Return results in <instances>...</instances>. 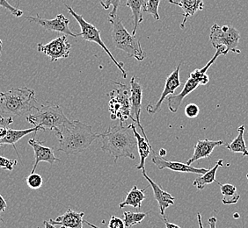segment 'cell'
I'll return each mask as SVG.
<instances>
[{"mask_svg":"<svg viewBox=\"0 0 248 228\" xmlns=\"http://www.w3.org/2000/svg\"><path fill=\"white\" fill-rule=\"evenodd\" d=\"M56 136L58 139V151L70 155H78L90 147L100 134L93 131L91 126L82 123L79 120L58 131Z\"/></svg>","mask_w":248,"mask_h":228,"instance_id":"6da1fadb","label":"cell"},{"mask_svg":"<svg viewBox=\"0 0 248 228\" xmlns=\"http://www.w3.org/2000/svg\"><path fill=\"white\" fill-rule=\"evenodd\" d=\"M102 140L101 150L103 152L110 153L115 158V162L120 158L136 159L134 150L137 147V140L134 136L131 126L124 127V124L119 126H113L100 134Z\"/></svg>","mask_w":248,"mask_h":228,"instance_id":"7a4b0ae2","label":"cell"},{"mask_svg":"<svg viewBox=\"0 0 248 228\" xmlns=\"http://www.w3.org/2000/svg\"><path fill=\"white\" fill-rule=\"evenodd\" d=\"M27 120L34 127H39L42 131H54L57 133L72 123L67 118L62 108L52 102H46L45 104L35 107L28 115Z\"/></svg>","mask_w":248,"mask_h":228,"instance_id":"3957f363","label":"cell"},{"mask_svg":"<svg viewBox=\"0 0 248 228\" xmlns=\"http://www.w3.org/2000/svg\"><path fill=\"white\" fill-rule=\"evenodd\" d=\"M35 107V92L28 87L13 88L6 92H0V111L2 114L22 116L30 114Z\"/></svg>","mask_w":248,"mask_h":228,"instance_id":"277c9868","label":"cell"},{"mask_svg":"<svg viewBox=\"0 0 248 228\" xmlns=\"http://www.w3.org/2000/svg\"><path fill=\"white\" fill-rule=\"evenodd\" d=\"M108 19L112 25L111 35L115 48L123 50L128 56L133 57L139 62L144 60L146 56L139 39L128 32L119 17L117 15L114 17L108 16Z\"/></svg>","mask_w":248,"mask_h":228,"instance_id":"5b68a950","label":"cell"},{"mask_svg":"<svg viewBox=\"0 0 248 228\" xmlns=\"http://www.w3.org/2000/svg\"><path fill=\"white\" fill-rule=\"evenodd\" d=\"M221 55L224 56V48H217L214 57L211 58V60L206 64L205 66L202 69H196L191 73L190 76L185 83L182 91L178 95H172L168 98V108L170 110V112L177 113L182 104V101L186 96L189 95L191 92L196 90L198 86H205L209 83L210 77L206 74L207 71Z\"/></svg>","mask_w":248,"mask_h":228,"instance_id":"8992f818","label":"cell"},{"mask_svg":"<svg viewBox=\"0 0 248 228\" xmlns=\"http://www.w3.org/2000/svg\"><path fill=\"white\" fill-rule=\"evenodd\" d=\"M210 41L216 49L224 48V56L229 52L241 53L239 48L240 34L233 27L227 25L220 27L219 25L213 24L210 28Z\"/></svg>","mask_w":248,"mask_h":228,"instance_id":"52a82bcc","label":"cell"},{"mask_svg":"<svg viewBox=\"0 0 248 228\" xmlns=\"http://www.w3.org/2000/svg\"><path fill=\"white\" fill-rule=\"evenodd\" d=\"M118 86V88L109 93L108 102L111 119H120V124H124L130 117V90L128 86L120 82H113Z\"/></svg>","mask_w":248,"mask_h":228,"instance_id":"ba28073f","label":"cell"},{"mask_svg":"<svg viewBox=\"0 0 248 228\" xmlns=\"http://www.w3.org/2000/svg\"><path fill=\"white\" fill-rule=\"evenodd\" d=\"M68 12L71 14L72 17L76 19L79 25L80 28H81V32L79 33H77V37L81 36L83 40H85L86 42H91V43H94L98 44L100 48H102L107 55L109 57L110 60L115 63L116 67L120 70V71L122 72L123 74V77L124 79L127 78V71L124 70V62H120L115 60V57L112 55V53L110 52L109 49L107 48L105 43H103L102 39L100 37V31L99 29L96 28L91 23L87 22L86 19L82 17L81 15L75 13V11L72 9L70 5H65Z\"/></svg>","mask_w":248,"mask_h":228,"instance_id":"9c48e42d","label":"cell"},{"mask_svg":"<svg viewBox=\"0 0 248 228\" xmlns=\"http://www.w3.org/2000/svg\"><path fill=\"white\" fill-rule=\"evenodd\" d=\"M72 45L68 43L67 37L62 35L57 39H54L50 43L47 44L38 43L37 50L43 53L50 58L51 62H57L59 59L68 58L70 56V49Z\"/></svg>","mask_w":248,"mask_h":228,"instance_id":"30bf717a","label":"cell"},{"mask_svg":"<svg viewBox=\"0 0 248 228\" xmlns=\"http://www.w3.org/2000/svg\"><path fill=\"white\" fill-rule=\"evenodd\" d=\"M30 22H33L39 25L47 31H52L57 33H62L72 37H77L76 34L72 33V29L70 28V20L67 19L63 14H58L53 19H47L41 18L38 14L36 16H28L26 17Z\"/></svg>","mask_w":248,"mask_h":228,"instance_id":"8fae6325","label":"cell"},{"mask_svg":"<svg viewBox=\"0 0 248 228\" xmlns=\"http://www.w3.org/2000/svg\"><path fill=\"white\" fill-rule=\"evenodd\" d=\"M130 119L133 120L135 123L139 125V128L143 133V137L147 138L145 131L143 126L140 122V115H141V108H142V100H143V87L141 86L140 82L136 76H132L130 80Z\"/></svg>","mask_w":248,"mask_h":228,"instance_id":"7c38bea8","label":"cell"},{"mask_svg":"<svg viewBox=\"0 0 248 228\" xmlns=\"http://www.w3.org/2000/svg\"><path fill=\"white\" fill-rule=\"evenodd\" d=\"M181 65L182 63H180L176 69L168 76V77L166 80V84H165V87H164V90H163L162 94L160 96L159 100L157 101L156 104H150L147 106V113L149 114H155L157 113L158 111L161 109V105L164 103V100H166L168 95H174L175 90L182 86V83L180 80V70H181Z\"/></svg>","mask_w":248,"mask_h":228,"instance_id":"4fadbf2b","label":"cell"},{"mask_svg":"<svg viewBox=\"0 0 248 228\" xmlns=\"http://www.w3.org/2000/svg\"><path fill=\"white\" fill-rule=\"evenodd\" d=\"M152 162L157 167L158 170H170V171H177L181 173H194V174H205L209 170L206 169H198L192 165H187L186 163L180 162H171L165 160L163 157H160L153 150V158Z\"/></svg>","mask_w":248,"mask_h":228,"instance_id":"5bb4252c","label":"cell"},{"mask_svg":"<svg viewBox=\"0 0 248 228\" xmlns=\"http://www.w3.org/2000/svg\"><path fill=\"white\" fill-rule=\"evenodd\" d=\"M43 143V142H39L34 138L30 139L29 141V144L33 147L34 152V163L31 173H35V170L38 166L39 162H48L49 164L52 165L56 162H61L55 156L52 148L45 147Z\"/></svg>","mask_w":248,"mask_h":228,"instance_id":"9a60e30c","label":"cell"},{"mask_svg":"<svg viewBox=\"0 0 248 228\" xmlns=\"http://www.w3.org/2000/svg\"><path fill=\"white\" fill-rule=\"evenodd\" d=\"M142 175L143 177L148 181L151 187L153 188V193H154V198L157 200L158 208L160 211V214L163 217H165V211L172 204H174L175 202V198L172 197L169 192L163 190L160 186L156 184L154 181L146 174L145 169L143 168L142 170Z\"/></svg>","mask_w":248,"mask_h":228,"instance_id":"2e32d148","label":"cell"},{"mask_svg":"<svg viewBox=\"0 0 248 228\" xmlns=\"http://www.w3.org/2000/svg\"><path fill=\"white\" fill-rule=\"evenodd\" d=\"M225 145L224 141H210L200 140L198 141L194 148V155L186 162L187 165H192L195 162L203 158H209L216 147Z\"/></svg>","mask_w":248,"mask_h":228,"instance_id":"e0dca14e","label":"cell"},{"mask_svg":"<svg viewBox=\"0 0 248 228\" xmlns=\"http://www.w3.org/2000/svg\"><path fill=\"white\" fill-rule=\"evenodd\" d=\"M84 213H76L69 208L65 214L58 216L56 219H49V223L59 225L61 228H83Z\"/></svg>","mask_w":248,"mask_h":228,"instance_id":"ac0fdd59","label":"cell"},{"mask_svg":"<svg viewBox=\"0 0 248 228\" xmlns=\"http://www.w3.org/2000/svg\"><path fill=\"white\" fill-rule=\"evenodd\" d=\"M169 3L172 5H178L183 10V20L181 24V28H185L186 20L193 17L199 11L204 8L203 0H169Z\"/></svg>","mask_w":248,"mask_h":228,"instance_id":"d6986e66","label":"cell"},{"mask_svg":"<svg viewBox=\"0 0 248 228\" xmlns=\"http://www.w3.org/2000/svg\"><path fill=\"white\" fill-rule=\"evenodd\" d=\"M131 128L133 131L134 136L137 140V146L139 147V157H140V162L139 165L137 166V170H143L145 164V160L146 158L150 156V154L153 152V147L149 142L148 138H145L142 136L140 133L138 132L137 128L134 124H131Z\"/></svg>","mask_w":248,"mask_h":228,"instance_id":"ffe728a7","label":"cell"},{"mask_svg":"<svg viewBox=\"0 0 248 228\" xmlns=\"http://www.w3.org/2000/svg\"><path fill=\"white\" fill-rule=\"evenodd\" d=\"M38 131H42L39 127H34L32 128L25 129V130H15V129L8 128L7 133L5 137L0 140V147L2 145H13L16 150L15 144L19 142V140L27 136L28 134L32 133H37Z\"/></svg>","mask_w":248,"mask_h":228,"instance_id":"44dd1931","label":"cell"},{"mask_svg":"<svg viewBox=\"0 0 248 228\" xmlns=\"http://www.w3.org/2000/svg\"><path fill=\"white\" fill-rule=\"evenodd\" d=\"M145 190L146 189L139 190L137 186H133V188L129 190V193L126 196L124 202L119 204V209H123L125 206H132L136 209H140L143 200H145Z\"/></svg>","mask_w":248,"mask_h":228,"instance_id":"7402d4cb","label":"cell"},{"mask_svg":"<svg viewBox=\"0 0 248 228\" xmlns=\"http://www.w3.org/2000/svg\"><path fill=\"white\" fill-rule=\"evenodd\" d=\"M145 3L144 0H127L126 6L131 9L133 15L134 28L131 34L134 36H136L139 25L143 21V7Z\"/></svg>","mask_w":248,"mask_h":228,"instance_id":"603a6c76","label":"cell"},{"mask_svg":"<svg viewBox=\"0 0 248 228\" xmlns=\"http://www.w3.org/2000/svg\"><path fill=\"white\" fill-rule=\"evenodd\" d=\"M221 166H224V161L223 160L217 161L215 164V166L213 167L212 169L209 170V171L206 172L205 174H203L200 177H197L196 180L194 181L193 185L196 186L198 190H203L205 188L206 185H210V184H212L214 182H217V180H216V174L217 172L218 168Z\"/></svg>","mask_w":248,"mask_h":228,"instance_id":"cb8c5ba5","label":"cell"},{"mask_svg":"<svg viewBox=\"0 0 248 228\" xmlns=\"http://www.w3.org/2000/svg\"><path fill=\"white\" fill-rule=\"evenodd\" d=\"M244 133H245V126L242 125L238 128V136L229 144H225L226 148L232 153H240L242 157H248V147L244 141Z\"/></svg>","mask_w":248,"mask_h":228,"instance_id":"d4e9b609","label":"cell"},{"mask_svg":"<svg viewBox=\"0 0 248 228\" xmlns=\"http://www.w3.org/2000/svg\"><path fill=\"white\" fill-rule=\"evenodd\" d=\"M217 183L220 185L221 193L223 195L222 202L224 204H235L239 202L240 195L237 191V188L231 184H224L222 185L219 182Z\"/></svg>","mask_w":248,"mask_h":228,"instance_id":"484cf974","label":"cell"},{"mask_svg":"<svg viewBox=\"0 0 248 228\" xmlns=\"http://www.w3.org/2000/svg\"><path fill=\"white\" fill-rule=\"evenodd\" d=\"M124 221L126 228H131L136 225H139L145 219L147 214L145 213H133V212H124Z\"/></svg>","mask_w":248,"mask_h":228,"instance_id":"4316f807","label":"cell"},{"mask_svg":"<svg viewBox=\"0 0 248 228\" xmlns=\"http://www.w3.org/2000/svg\"><path fill=\"white\" fill-rule=\"evenodd\" d=\"M159 3H160V0H148V2L145 3V5L143 7V12L153 15V18L156 20H159L160 17L157 12Z\"/></svg>","mask_w":248,"mask_h":228,"instance_id":"83f0119b","label":"cell"},{"mask_svg":"<svg viewBox=\"0 0 248 228\" xmlns=\"http://www.w3.org/2000/svg\"><path fill=\"white\" fill-rule=\"evenodd\" d=\"M25 180L29 188L33 190H38L43 185V177L37 173H31Z\"/></svg>","mask_w":248,"mask_h":228,"instance_id":"f1b7e54d","label":"cell"},{"mask_svg":"<svg viewBox=\"0 0 248 228\" xmlns=\"http://www.w3.org/2000/svg\"><path fill=\"white\" fill-rule=\"evenodd\" d=\"M100 4H101V6L105 10L109 9L110 6L112 5L113 6V10L108 14V16L109 17H114V16H116L117 10H118V7L121 5V0H104V1H101Z\"/></svg>","mask_w":248,"mask_h":228,"instance_id":"f546056e","label":"cell"},{"mask_svg":"<svg viewBox=\"0 0 248 228\" xmlns=\"http://www.w3.org/2000/svg\"><path fill=\"white\" fill-rule=\"evenodd\" d=\"M0 6L5 8L7 11H9L10 13L14 15L15 18H19L24 14L23 11H21L19 8H16L15 6L10 5L9 2L7 0H0Z\"/></svg>","mask_w":248,"mask_h":228,"instance_id":"4dcf8cb0","label":"cell"},{"mask_svg":"<svg viewBox=\"0 0 248 228\" xmlns=\"http://www.w3.org/2000/svg\"><path fill=\"white\" fill-rule=\"evenodd\" d=\"M200 113V108L196 104H189L185 107V114L187 118L194 119L196 118Z\"/></svg>","mask_w":248,"mask_h":228,"instance_id":"1f68e13d","label":"cell"},{"mask_svg":"<svg viewBox=\"0 0 248 228\" xmlns=\"http://www.w3.org/2000/svg\"><path fill=\"white\" fill-rule=\"evenodd\" d=\"M17 162H18L17 160H11L6 157H0V168L6 171H13Z\"/></svg>","mask_w":248,"mask_h":228,"instance_id":"d6a6232c","label":"cell"},{"mask_svg":"<svg viewBox=\"0 0 248 228\" xmlns=\"http://www.w3.org/2000/svg\"><path fill=\"white\" fill-rule=\"evenodd\" d=\"M125 224L122 219H120L118 217L112 216L108 223V228H125Z\"/></svg>","mask_w":248,"mask_h":228,"instance_id":"836d02e7","label":"cell"},{"mask_svg":"<svg viewBox=\"0 0 248 228\" xmlns=\"http://www.w3.org/2000/svg\"><path fill=\"white\" fill-rule=\"evenodd\" d=\"M13 122H14V119L11 116H9V117H0V127L6 128Z\"/></svg>","mask_w":248,"mask_h":228,"instance_id":"e575fe53","label":"cell"},{"mask_svg":"<svg viewBox=\"0 0 248 228\" xmlns=\"http://www.w3.org/2000/svg\"><path fill=\"white\" fill-rule=\"evenodd\" d=\"M6 207H7V204L5 202V199L0 194V213L5 212Z\"/></svg>","mask_w":248,"mask_h":228,"instance_id":"d590c367","label":"cell"},{"mask_svg":"<svg viewBox=\"0 0 248 228\" xmlns=\"http://www.w3.org/2000/svg\"><path fill=\"white\" fill-rule=\"evenodd\" d=\"M217 219L216 217H210L209 220H208V224L210 226V228H217Z\"/></svg>","mask_w":248,"mask_h":228,"instance_id":"8d00e7d4","label":"cell"},{"mask_svg":"<svg viewBox=\"0 0 248 228\" xmlns=\"http://www.w3.org/2000/svg\"><path fill=\"white\" fill-rule=\"evenodd\" d=\"M164 222H165V225H166V228H182L181 227L177 226L176 224L168 222L166 219H164Z\"/></svg>","mask_w":248,"mask_h":228,"instance_id":"74e56055","label":"cell"},{"mask_svg":"<svg viewBox=\"0 0 248 228\" xmlns=\"http://www.w3.org/2000/svg\"><path fill=\"white\" fill-rule=\"evenodd\" d=\"M7 130L8 128H6L5 127H0V140L5 137L7 133Z\"/></svg>","mask_w":248,"mask_h":228,"instance_id":"f35d334b","label":"cell"},{"mask_svg":"<svg viewBox=\"0 0 248 228\" xmlns=\"http://www.w3.org/2000/svg\"><path fill=\"white\" fill-rule=\"evenodd\" d=\"M167 150H166V149H164V148H161V149L159 150V153H158V156H159V157H163V158H164V157L167 156Z\"/></svg>","mask_w":248,"mask_h":228,"instance_id":"ab89813d","label":"cell"},{"mask_svg":"<svg viewBox=\"0 0 248 228\" xmlns=\"http://www.w3.org/2000/svg\"><path fill=\"white\" fill-rule=\"evenodd\" d=\"M44 227L45 228H57L54 225L49 223V221H44Z\"/></svg>","mask_w":248,"mask_h":228,"instance_id":"60d3db41","label":"cell"},{"mask_svg":"<svg viewBox=\"0 0 248 228\" xmlns=\"http://www.w3.org/2000/svg\"><path fill=\"white\" fill-rule=\"evenodd\" d=\"M197 219H198V224H199V228H203V226H202V216H201V214H197Z\"/></svg>","mask_w":248,"mask_h":228,"instance_id":"b9f144b4","label":"cell"},{"mask_svg":"<svg viewBox=\"0 0 248 228\" xmlns=\"http://www.w3.org/2000/svg\"><path fill=\"white\" fill-rule=\"evenodd\" d=\"M84 223H86L87 226H89V227H91L92 228H100L99 227H96V226H94L93 224L90 223L89 221H87V220H84Z\"/></svg>","mask_w":248,"mask_h":228,"instance_id":"7bdbcfd3","label":"cell"},{"mask_svg":"<svg viewBox=\"0 0 248 228\" xmlns=\"http://www.w3.org/2000/svg\"><path fill=\"white\" fill-rule=\"evenodd\" d=\"M2 45H3V43H2V41L0 40V57L2 56V50H3V48H2Z\"/></svg>","mask_w":248,"mask_h":228,"instance_id":"ee69618b","label":"cell"},{"mask_svg":"<svg viewBox=\"0 0 248 228\" xmlns=\"http://www.w3.org/2000/svg\"><path fill=\"white\" fill-rule=\"evenodd\" d=\"M233 217L234 219H239V214L236 213V214H234Z\"/></svg>","mask_w":248,"mask_h":228,"instance_id":"f6af8a7d","label":"cell"},{"mask_svg":"<svg viewBox=\"0 0 248 228\" xmlns=\"http://www.w3.org/2000/svg\"><path fill=\"white\" fill-rule=\"evenodd\" d=\"M247 178H248V175H247Z\"/></svg>","mask_w":248,"mask_h":228,"instance_id":"bcb514c9","label":"cell"},{"mask_svg":"<svg viewBox=\"0 0 248 228\" xmlns=\"http://www.w3.org/2000/svg\"><path fill=\"white\" fill-rule=\"evenodd\" d=\"M0 220H1V217H0Z\"/></svg>","mask_w":248,"mask_h":228,"instance_id":"7dc6e473","label":"cell"},{"mask_svg":"<svg viewBox=\"0 0 248 228\" xmlns=\"http://www.w3.org/2000/svg\"></svg>","mask_w":248,"mask_h":228,"instance_id":"c3c4849f","label":"cell"}]
</instances>
